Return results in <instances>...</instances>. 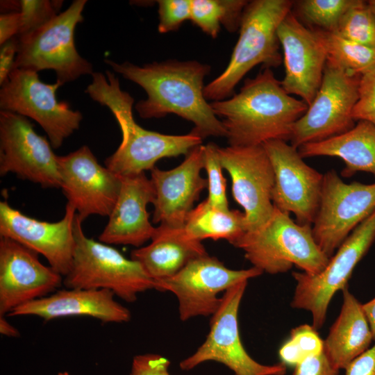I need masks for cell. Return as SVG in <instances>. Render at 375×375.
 <instances>
[{
    "label": "cell",
    "mask_w": 375,
    "mask_h": 375,
    "mask_svg": "<svg viewBox=\"0 0 375 375\" xmlns=\"http://www.w3.org/2000/svg\"><path fill=\"white\" fill-rule=\"evenodd\" d=\"M105 62L124 78L140 85L147 98L135 108L143 119L161 118L176 115L192 122V133L202 139L225 137L221 120L215 115L203 94V81L210 73L209 65L191 60L169 59L139 66L126 61Z\"/></svg>",
    "instance_id": "cell-1"
},
{
    "label": "cell",
    "mask_w": 375,
    "mask_h": 375,
    "mask_svg": "<svg viewBox=\"0 0 375 375\" xmlns=\"http://www.w3.org/2000/svg\"><path fill=\"white\" fill-rule=\"evenodd\" d=\"M210 104L223 124L229 146L238 147L290 141L295 123L308 108L286 92L269 68L246 79L238 93Z\"/></svg>",
    "instance_id": "cell-2"
},
{
    "label": "cell",
    "mask_w": 375,
    "mask_h": 375,
    "mask_svg": "<svg viewBox=\"0 0 375 375\" xmlns=\"http://www.w3.org/2000/svg\"><path fill=\"white\" fill-rule=\"evenodd\" d=\"M85 92L92 100L108 107L119 126L122 142L105 164L120 176L151 171L159 160L186 156L202 144L203 139L192 132L167 135L140 126L133 117L134 99L122 90L118 78L109 70L106 74L94 72Z\"/></svg>",
    "instance_id": "cell-3"
},
{
    "label": "cell",
    "mask_w": 375,
    "mask_h": 375,
    "mask_svg": "<svg viewBox=\"0 0 375 375\" xmlns=\"http://www.w3.org/2000/svg\"><path fill=\"white\" fill-rule=\"evenodd\" d=\"M290 0H253L243 12L239 38L225 69L205 85L206 99L222 101L234 94V89L255 66L277 67L283 62L277 35L279 24L292 10Z\"/></svg>",
    "instance_id": "cell-4"
},
{
    "label": "cell",
    "mask_w": 375,
    "mask_h": 375,
    "mask_svg": "<svg viewBox=\"0 0 375 375\" xmlns=\"http://www.w3.org/2000/svg\"><path fill=\"white\" fill-rule=\"evenodd\" d=\"M234 247L244 251L252 267L270 274L287 272L293 266L317 274L330 259L317 244L311 225L298 224L276 207L265 225L245 232Z\"/></svg>",
    "instance_id": "cell-5"
},
{
    "label": "cell",
    "mask_w": 375,
    "mask_h": 375,
    "mask_svg": "<svg viewBox=\"0 0 375 375\" xmlns=\"http://www.w3.org/2000/svg\"><path fill=\"white\" fill-rule=\"evenodd\" d=\"M76 214L75 246L71 269L63 277L65 288L108 290L128 303L135 301L140 293L154 289V281L138 262L88 238Z\"/></svg>",
    "instance_id": "cell-6"
},
{
    "label": "cell",
    "mask_w": 375,
    "mask_h": 375,
    "mask_svg": "<svg viewBox=\"0 0 375 375\" xmlns=\"http://www.w3.org/2000/svg\"><path fill=\"white\" fill-rule=\"evenodd\" d=\"M85 0H76L62 12L33 32L18 38L19 49L15 68L51 69L62 85L83 75H92V65L76 50L74 32L83 20Z\"/></svg>",
    "instance_id": "cell-7"
},
{
    "label": "cell",
    "mask_w": 375,
    "mask_h": 375,
    "mask_svg": "<svg viewBox=\"0 0 375 375\" xmlns=\"http://www.w3.org/2000/svg\"><path fill=\"white\" fill-rule=\"evenodd\" d=\"M374 240L375 210L347 238L322 272L314 275L292 273L296 285L290 306L308 311L317 330L325 322L332 298L348 286L353 269Z\"/></svg>",
    "instance_id": "cell-8"
},
{
    "label": "cell",
    "mask_w": 375,
    "mask_h": 375,
    "mask_svg": "<svg viewBox=\"0 0 375 375\" xmlns=\"http://www.w3.org/2000/svg\"><path fill=\"white\" fill-rule=\"evenodd\" d=\"M63 85L59 81L42 82L37 72L15 68L1 85V110L9 111L37 122L47 134L53 148L79 128L82 114L68 103L58 101L56 91Z\"/></svg>",
    "instance_id": "cell-9"
},
{
    "label": "cell",
    "mask_w": 375,
    "mask_h": 375,
    "mask_svg": "<svg viewBox=\"0 0 375 375\" xmlns=\"http://www.w3.org/2000/svg\"><path fill=\"white\" fill-rule=\"evenodd\" d=\"M248 281H241L227 289L222 301L211 316L209 332L197 351L181 360L179 367L190 370L198 365L214 361L231 370L234 375H285L287 366L279 362L261 364L247 352L241 341L238 312Z\"/></svg>",
    "instance_id": "cell-10"
},
{
    "label": "cell",
    "mask_w": 375,
    "mask_h": 375,
    "mask_svg": "<svg viewBox=\"0 0 375 375\" xmlns=\"http://www.w3.org/2000/svg\"><path fill=\"white\" fill-rule=\"evenodd\" d=\"M360 78L327 60L320 88L295 123L290 144L298 149L351 130L355 126L352 112L358 99Z\"/></svg>",
    "instance_id": "cell-11"
},
{
    "label": "cell",
    "mask_w": 375,
    "mask_h": 375,
    "mask_svg": "<svg viewBox=\"0 0 375 375\" xmlns=\"http://www.w3.org/2000/svg\"><path fill=\"white\" fill-rule=\"evenodd\" d=\"M262 273L255 267L229 269L207 253L192 260L174 276L155 281L154 289L171 292L176 297L179 317L185 322L198 316L211 317L221 303L219 294Z\"/></svg>",
    "instance_id": "cell-12"
},
{
    "label": "cell",
    "mask_w": 375,
    "mask_h": 375,
    "mask_svg": "<svg viewBox=\"0 0 375 375\" xmlns=\"http://www.w3.org/2000/svg\"><path fill=\"white\" fill-rule=\"evenodd\" d=\"M375 210V183H344L335 169L324 174L319 208L312 224L314 239L328 258Z\"/></svg>",
    "instance_id": "cell-13"
},
{
    "label": "cell",
    "mask_w": 375,
    "mask_h": 375,
    "mask_svg": "<svg viewBox=\"0 0 375 375\" xmlns=\"http://www.w3.org/2000/svg\"><path fill=\"white\" fill-rule=\"evenodd\" d=\"M217 151L231 177L233 199L244 209L246 232L262 227L274 210V173L263 145L218 146Z\"/></svg>",
    "instance_id": "cell-14"
},
{
    "label": "cell",
    "mask_w": 375,
    "mask_h": 375,
    "mask_svg": "<svg viewBox=\"0 0 375 375\" xmlns=\"http://www.w3.org/2000/svg\"><path fill=\"white\" fill-rule=\"evenodd\" d=\"M58 156L26 117L0 111V175L14 173L43 188H60Z\"/></svg>",
    "instance_id": "cell-15"
},
{
    "label": "cell",
    "mask_w": 375,
    "mask_h": 375,
    "mask_svg": "<svg viewBox=\"0 0 375 375\" xmlns=\"http://www.w3.org/2000/svg\"><path fill=\"white\" fill-rule=\"evenodd\" d=\"M274 173L272 203L290 213L301 225H311L317 214L324 174L308 165L298 149L288 142L269 140L262 144Z\"/></svg>",
    "instance_id": "cell-16"
},
{
    "label": "cell",
    "mask_w": 375,
    "mask_h": 375,
    "mask_svg": "<svg viewBox=\"0 0 375 375\" xmlns=\"http://www.w3.org/2000/svg\"><path fill=\"white\" fill-rule=\"evenodd\" d=\"M60 188L79 219L109 217L121 188L119 175L103 167L88 146L58 157Z\"/></svg>",
    "instance_id": "cell-17"
},
{
    "label": "cell",
    "mask_w": 375,
    "mask_h": 375,
    "mask_svg": "<svg viewBox=\"0 0 375 375\" xmlns=\"http://www.w3.org/2000/svg\"><path fill=\"white\" fill-rule=\"evenodd\" d=\"M285 76L282 87L309 106L322 81L327 55L317 31L305 26L292 10L278 26Z\"/></svg>",
    "instance_id": "cell-18"
},
{
    "label": "cell",
    "mask_w": 375,
    "mask_h": 375,
    "mask_svg": "<svg viewBox=\"0 0 375 375\" xmlns=\"http://www.w3.org/2000/svg\"><path fill=\"white\" fill-rule=\"evenodd\" d=\"M63 276L40 262L38 253L8 238L0 239V315L53 293Z\"/></svg>",
    "instance_id": "cell-19"
},
{
    "label": "cell",
    "mask_w": 375,
    "mask_h": 375,
    "mask_svg": "<svg viewBox=\"0 0 375 375\" xmlns=\"http://www.w3.org/2000/svg\"><path fill=\"white\" fill-rule=\"evenodd\" d=\"M76 214L75 209L67 203L60 221L48 222L28 217L7 201H1L0 235L42 254L50 267L64 277L72 264Z\"/></svg>",
    "instance_id": "cell-20"
},
{
    "label": "cell",
    "mask_w": 375,
    "mask_h": 375,
    "mask_svg": "<svg viewBox=\"0 0 375 375\" xmlns=\"http://www.w3.org/2000/svg\"><path fill=\"white\" fill-rule=\"evenodd\" d=\"M203 169V145L194 147L177 167L151 170L156 197L153 203V222L174 228H183L194 203L207 188V179L201 176Z\"/></svg>",
    "instance_id": "cell-21"
},
{
    "label": "cell",
    "mask_w": 375,
    "mask_h": 375,
    "mask_svg": "<svg viewBox=\"0 0 375 375\" xmlns=\"http://www.w3.org/2000/svg\"><path fill=\"white\" fill-rule=\"evenodd\" d=\"M120 178L118 198L99 240L107 244L132 245L139 248L151 240L156 231L147 210V205L154 202L155 189L144 172Z\"/></svg>",
    "instance_id": "cell-22"
},
{
    "label": "cell",
    "mask_w": 375,
    "mask_h": 375,
    "mask_svg": "<svg viewBox=\"0 0 375 375\" xmlns=\"http://www.w3.org/2000/svg\"><path fill=\"white\" fill-rule=\"evenodd\" d=\"M9 316L34 315L49 321L56 318L85 316L103 323H124L130 321V310L115 299L108 290H58L53 293L24 305Z\"/></svg>",
    "instance_id": "cell-23"
},
{
    "label": "cell",
    "mask_w": 375,
    "mask_h": 375,
    "mask_svg": "<svg viewBox=\"0 0 375 375\" xmlns=\"http://www.w3.org/2000/svg\"><path fill=\"white\" fill-rule=\"evenodd\" d=\"M201 242L190 238L183 228L156 227L151 242L131 253L155 281L176 274L192 260L207 254Z\"/></svg>",
    "instance_id": "cell-24"
},
{
    "label": "cell",
    "mask_w": 375,
    "mask_h": 375,
    "mask_svg": "<svg viewBox=\"0 0 375 375\" xmlns=\"http://www.w3.org/2000/svg\"><path fill=\"white\" fill-rule=\"evenodd\" d=\"M342 292L339 315L324 340V351L337 369H344L356 358L370 347L374 341L362 304L347 286Z\"/></svg>",
    "instance_id": "cell-25"
},
{
    "label": "cell",
    "mask_w": 375,
    "mask_h": 375,
    "mask_svg": "<svg viewBox=\"0 0 375 375\" xmlns=\"http://www.w3.org/2000/svg\"><path fill=\"white\" fill-rule=\"evenodd\" d=\"M303 158L315 156L338 157L345 167L341 172L349 178L358 172L375 177V126L360 120L349 131L323 141L305 144L298 148Z\"/></svg>",
    "instance_id": "cell-26"
},
{
    "label": "cell",
    "mask_w": 375,
    "mask_h": 375,
    "mask_svg": "<svg viewBox=\"0 0 375 375\" xmlns=\"http://www.w3.org/2000/svg\"><path fill=\"white\" fill-rule=\"evenodd\" d=\"M183 229L197 241L225 240L234 246L246 232L244 214L238 210L219 208L205 199L190 212Z\"/></svg>",
    "instance_id": "cell-27"
},
{
    "label": "cell",
    "mask_w": 375,
    "mask_h": 375,
    "mask_svg": "<svg viewBox=\"0 0 375 375\" xmlns=\"http://www.w3.org/2000/svg\"><path fill=\"white\" fill-rule=\"evenodd\" d=\"M246 0H192V22L215 38L222 25L228 31H239Z\"/></svg>",
    "instance_id": "cell-28"
},
{
    "label": "cell",
    "mask_w": 375,
    "mask_h": 375,
    "mask_svg": "<svg viewBox=\"0 0 375 375\" xmlns=\"http://www.w3.org/2000/svg\"><path fill=\"white\" fill-rule=\"evenodd\" d=\"M315 30L324 47L327 60L347 72L361 76L375 67V49L352 42L335 33Z\"/></svg>",
    "instance_id": "cell-29"
},
{
    "label": "cell",
    "mask_w": 375,
    "mask_h": 375,
    "mask_svg": "<svg viewBox=\"0 0 375 375\" xmlns=\"http://www.w3.org/2000/svg\"><path fill=\"white\" fill-rule=\"evenodd\" d=\"M358 1L301 0L294 1V4L299 17L316 27L314 29L335 33L345 13Z\"/></svg>",
    "instance_id": "cell-30"
},
{
    "label": "cell",
    "mask_w": 375,
    "mask_h": 375,
    "mask_svg": "<svg viewBox=\"0 0 375 375\" xmlns=\"http://www.w3.org/2000/svg\"><path fill=\"white\" fill-rule=\"evenodd\" d=\"M324 351V340L312 325L302 324L292 328L288 339L278 350L281 362L295 366Z\"/></svg>",
    "instance_id": "cell-31"
},
{
    "label": "cell",
    "mask_w": 375,
    "mask_h": 375,
    "mask_svg": "<svg viewBox=\"0 0 375 375\" xmlns=\"http://www.w3.org/2000/svg\"><path fill=\"white\" fill-rule=\"evenodd\" d=\"M335 33L375 49V17L368 1L358 0L345 13Z\"/></svg>",
    "instance_id": "cell-32"
},
{
    "label": "cell",
    "mask_w": 375,
    "mask_h": 375,
    "mask_svg": "<svg viewBox=\"0 0 375 375\" xmlns=\"http://www.w3.org/2000/svg\"><path fill=\"white\" fill-rule=\"evenodd\" d=\"M218 146L210 142L203 145V169L207 174L208 195L206 200L219 208L229 210L226 196V180L224 177L218 151Z\"/></svg>",
    "instance_id": "cell-33"
},
{
    "label": "cell",
    "mask_w": 375,
    "mask_h": 375,
    "mask_svg": "<svg viewBox=\"0 0 375 375\" xmlns=\"http://www.w3.org/2000/svg\"><path fill=\"white\" fill-rule=\"evenodd\" d=\"M62 1H19L21 28L18 38L26 35L39 28L56 17Z\"/></svg>",
    "instance_id": "cell-34"
},
{
    "label": "cell",
    "mask_w": 375,
    "mask_h": 375,
    "mask_svg": "<svg viewBox=\"0 0 375 375\" xmlns=\"http://www.w3.org/2000/svg\"><path fill=\"white\" fill-rule=\"evenodd\" d=\"M192 0H159L158 25L160 33L177 31L186 20H190Z\"/></svg>",
    "instance_id": "cell-35"
},
{
    "label": "cell",
    "mask_w": 375,
    "mask_h": 375,
    "mask_svg": "<svg viewBox=\"0 0 375 375\" xmlns=\"http://www.w3.org/2000/svg\"><path fill=\"white\" fill-rule=\"evenodd\" d=\"M352 117L355 121H367L375 126V67L360 76Z\"/></svg>",
    "instance_id": "cell-36"
},
{
    "label": "cell",
    "mask_w": 375,
    "mask_h": 375,
    "mask_svg": "<svg viewBox=\"0 0 375 375\" xmlns=\"http://www.w3.org/2000/svg\"><path fill=\"white\" fill-rule=\"evenodd\" d=\"M170 364L168 358L159 354L136 355L132 360L130 375H171Z\"/></svg>",
    "instance_id": "cell-37"
},
{
    "label": "cell",
    "mask_w": 375,
    "mask_h": 375,
    "mask_svg": "<svg viewBox=\"0 0 375 375\" xmlns=\"http://www.w3.org/2000/svg\"><path fill=\"white\" fill-rule=\"evenodd\" d=\"M339 372L323 351L295 365L292 375H339Z\"/></svg>",
    "instance_id": "cell-38"
},
{
    "label": "cell",
    "mask_w": 375,
    "mask_h": 375,
    "mask_svg": "<svg viewBox=\"0 0 375 375\" xmlns=\"http://www.w3.org/2000/svg\"><path fill=\"white\" fill-rule=\"evenodd\" d=\"M19 49L17 37H14L1 45L0 49V85L8 78L15 67Z\"/></svg>",
    "instance_id": "cell-39"
},
{
    "label": "cell",
    "mask_w": 375,
    "mask_h": 375,
    "mask_svg": "<svg viewBox=\"0 0 375 375\" xmlns=\"http://www.w3.org/2000/svg\"><path fill=\"white\" fill-rule=\"evenodd\" d=\"M344 375H375V341L372 347L352 360Z\"/></svg>",
    "instance_id": "cell-40"
},
{
    "label": "cell",
    "mask_w": 375,
    "mask_h": 375,
    "mask_svg": "<svg viewBox=\"0 0 375 375\" xmlns=\"http://www.w3.org/2000/svg\"><path fill=\"white\" fill-rule=\"evenodd\" d=\"M19 11H12L0 15V44L19 35L21 28Z\"/></svg>",
    "instance_id": "cell-41"
},
{
    "label": "cell",
    "mask_w": 375,
    "mask_h": 375,
    "mask_svg": "<svg viewBox=\"0 0 375 375\" xmlns=\"http://www.w3.org/2000/svg\"><path fill=\"white\" fill-rule=\"evenodd\" d=\"M362 308L369 322L375 341V297L362 304Z\"/></svg>",
    "instance_id": "cell-42"
},
{
    "label": "cell",
    "mask_w": 375,
    "mask_h": 375,
    "mask_svg": "<svg viewBox=\"0 0 375 375\" xmlns=\"http://www.w3.org/2000/svg\"><path fill=\"white\" fill-rule=\"evenodd\" d=\"M0 333L3 335L11 338L19 336V331L7 321L5 315H0Z\"/></svg>",
    "instance_id": "cell-43"
},
{
    "label": "cell",
    "mask_w": 375,
    "mask_h": 375,
    "mask_svg": "<svg viewBox=\"0 0 375 375\" xmlns=\"http://www.w3.org/2000/svg\"><path fill=\"white\" fill-rule=\"evenodd\" d=\"M369 6L375 17V0L368 1Z\"/></svg>",
    "instance_id": "cell-44"
},
{
    "label": "cell",
    "mask_w": 375,
    "mask_h": 375,
    "mask_svg": "<svg viewBox=\"0 0 375 375\" xmlns=\"http://www.w3.org/2000/svg\"><path fill=\"white\" fill-rule=\"evenodd\" d=\"M57 375H70V374L67 372H59Z\"/></svg>",
    "instance_id": "cell-45"
}]
</instances>
